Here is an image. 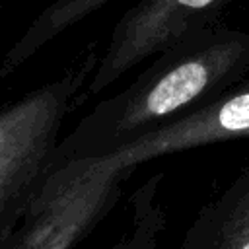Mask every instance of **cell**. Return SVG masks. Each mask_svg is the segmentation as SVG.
Returning <instances> with one entry per match:
<instances>
[{
    "mask_svg": "<svg viewBox=\"0 0 249 249\" xmlns=\"http://www.w3.org/2000/svg\"><path fill=\"white\" fill-rule=\"evenodd\" d=\"M233 140H249V76L109 154L49 167L25 202L4 249H72L117 202L123 181L138 165Z\"/></svg>",
    "mask_w": 249,
    "mask_h": 249,
    "instance_id": "1",
    "label": "cell"
},
{
    "mask_svg": "<svg viewBox=\"0 0 249 249\" xmlns=\"http://www.w3.org/2000/svg\"><path fill=\"white\" fill-rule=\"evenodd\" d=\"M249 76V33L200 27L154 56L121 91L99 101L58 140L53 165L109 154L214 99Z\"/></svg>",
    "mask_w": 249,
    "mask_h": 249,
    "instance_id": "2",
    "label": "cell"
},
{
    "mask_svg": "<svg viewBox=\"0 0 249 249\" xmlns=\"http://www.w3.org/2000/svg\"><path fill=\"white\" fill-rule=\"evenodd\" d=\"M99 56L89 43L60 76L0 109V214L19 218L53 163L66 115L84 101Z\"/></svg>",
    "mask_w": 249,
    "mask_h": 249,
    "instance_id": "3",
    "label": "cell"
},
{
    "mask_svg": "<svg viewBox=\"0 0 249 249\" xmlns=\"http://www.w3.org/2000/svg\"><path fill=\"white\" fill-rule=\"evenodd\" d=\"M237 0H140L117 21L105 53L84 91L101 93L150 56L169 49L185 35L220 23Z\"/></svg>",
    "mask_w": 249,
    "mask_h": 249,
    "instance_id": "4",
    "label": "cell"
},
{
    "mask_svg": "<svg viewBox=\"0 0 249 249\" xmlns=\"http://www.w3.org/2000/svg\"><path fill=\"white\" fill-rule=\"evenodd\" d=\"M181 249H249V169L196 212Z\"/></svg>",
    "mask_w": 249,
    "mask_h": 249,
    "instance_id": "5",
    "label": "cell"
},
{
    "mask_svg": "<svg viewBox=\"0 0 249 249\" xmlns=\"http://www.w3.org/2000/svg\"><path fill=\"white\" fill-rule=\"evenodd\" d=\"M109 0H54L53 4L43 8L0 60V78L16 72L56 35L64 33L89 14L97 12Z\"/></svg>",
    "mask_w": 249,
    "mask_h": 249,
    "instance_id": "6",
    "label": "cell"
},
{
    "mask_svg": "<svg viewBox=\"0 0 249 249\" xmlns=\"http://www.w3.org/2000/svg\"><path fill=\"white\" fill-rule=\"evenodd\" d=\"M163 173L150 175L128 196L126 226L111 249H158L167 226L165 208L160 200Z\"/></svg>",
    "mask_w": 249,
    "mask_h": 249,
    "instance_id": "7",
    "label": "cell"
},
{
    "mask_svg": "<svg viewBox=\"0 0 249 249\" xmlns=\"http://www.w3.org/2000/svg\"><path fill=\"white\" fill-rule=\"evenodd\" d=\"M16 222H18V216H14V214H0V245L4 243L8 233L14 230Z\"/></svg>",
    "mask_w": 249,
    "mask_h": 249,
    "instance_id": "8",
    "label": "cell"
}]
</instances>
